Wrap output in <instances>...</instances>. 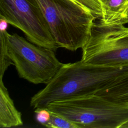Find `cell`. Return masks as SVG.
I'll return each mask as SVG.
<instances>
[{
  "label": "cell",
  "mask_w": 128,
  "mask_h": 128,
  "mask_svg": "<svg viewBox=\"0 0 128 128\" xmlns=\"http://www.w3.org/2000/svg\"><path fill=\"white\" fill-rule=\"evenodd\" d=\"M128 70V64L107 66L86 64L81 60L63 64L45 87L34 94L30 105L46 108L50 103L96 94L114 78Z\"/></svg>",
  "instance_id": "6da1fadb"
},
{
  "label": "cell",
  "mask_w": 128,
  "mask_h": 128,
  "mask_svg": "<svg viewBox=\"0 0 128 128\" xmlns=\"http://www.w3.org/2000/svg\"><path fill=\"white\" fill-rule=\"evenodd\" d=\"M40 10L59 48H82L90 38L96 18L68 0H29Z\"/></svg>",
  "instance_id": "7a4b0ae2"
},
{
  "label": "cell",
  "mask_w": 128,
  "mask_h": 128,
  "mask_svg": "<svg viewBox=\"0 0 128 128\" xmlns=\"http://www.w3.org/2000/svg\"><path fill=\"white\" fill-rule=\"evenodd\" d=\"M46 108L77 128H122L128 122V104L97 94L53 102Z\"/></svg>",
  "instance_id": "3957f363"
},
{
  "label": "cell",
  "mask_w": 128,
  "mask_h": 128,
  "mask_svg": "<svg viewBox=\"0 0 128 128\" xmlns=\"http://www.w3.org/2000/svg\"><path fill=\"white\" fill-rule=\"evenodd\" d=\"M8 54L20 78L34 84H48L63 63L55 52L32 43L16 33L6 32Z\"/></svg>",
  "instance_id": "277c9868"
},
{
  "label": "cell",
  "mask_w": 128,
  "mask_h": 128,
  "mask_svg": "<svg viewBox=\"0 0 128 128\" xmlns=\"http://www.w3.org/2000/svg\"><path fill=\"white\" fill-rule=\"evenodd\" d=\"M82 50L80 60L86 64L107 66L128 64V28L95 22Z\"/></svg>",
  "instance_id": "5b68a950"
},
{
  "label": "cell",
  "mask_w": 128,
  "mask_h": 128,
  "mask_svg": "<svg viewBox=\"0 0 128 128\" xmlns=\"http://www.w3.org/2000/svg\"><path fill=\"white\" fill-rule=\"evenodd\" d=\"M0 18L21 30L26 39L56 52L59 47L40 8L29 0H0Z\"/></svg>",
  "instance_id": "8992f818"
},
{
  "label": "cell",
  "mask_w": 128,
  "mask_h": 128,
  "mask_svg": "<svg viewBox=\"0 0 128 128\" xmlns=\"http://www.w3.org/2000/svg\"><path fill=\"white\" fill-rule=\"evenodd\" d=\"M102 24H124L128 22V0H100Z\"/></svg>",
  "instance_id": "52a82bcc"
},
{
  "label": "cell",
  "mask_w": 128,
  "mask_h": 128,
  "mask_svg": "<svg viewBox=\"0 0 128 128\" xmlns=\"http://www.w3.org/2000/svg\"><path fill=\"white\" fill-rule=\"evenodd\" d=\"M22 124V114L16 108L2 79H0V127L12 128Z\"/></svg>",
  "instance_id": "ba28073f"
},
{
  "label": "cell",
  "mask_w": 128,
  "mask_h": 128,
  "mask_svg": "<svg viewBox=\"0 0 128 128\" xmlns=\"http://www.w3.org/2000/svg\"><path fill=\"white\" fill-rule=\"evenodd\" d=\"M96 94L114 102L128 104V70L114 78Z\"/></svg>",
  "instance_id": "9c48e42d"
},
{
  "label": "cell",
  "mask_w": 128,
  "mask_h": 128,
  "mask_svg": "<svg viewBox=\"0 0 128 128\" xmlns=\"http://www.w3.org/2000/svg\"><path fill=\"white\" fill-rule=\"evenodd\" d=\"M82 9L92 13L98 20L102 15L100 0H68Z\"/></svg>",
  "instance_id": "30bf717a"
},
{
  "label": "cell",
  "mask_w": 128,
  "mask_h": 128,
  "mask_svg": "<svg viewBox=\"0 0 128 128\" xmlns=\"http://www.w3.org/2000/svg\"><path fill=\"white\" fill-rule=\"evenodd\" d=\"M6 30L0 31V79H2L4 72L8 67L11 64L13 65V62L10 58L6 50Z\"/></svg>",
  "instance_id": "8fae6325"
},
{
  "label": "cell",
  "mask_w": 128,
  "mask_h": 128,
  "mask_svg": "<svg viewBox=\"0 0 128 128\" xmlns=\"http://www.w3.org/2000/svg\"><path fill=\"white\" fill-rule=\"evenodd\" d=\"M44 126L49 128H77L70 121L51 112L50 118Z\"/></svg>",
  "instance_id": "7c38bea8"
},
{
  "label": "cell",
  "mask_w": 128,
  "mask_h": 128,
  "mask_svg": "<svg viewBox=\"0 0 128 128\" xmlns=\"http://www.w3.org/2000/svg\"><path fill=\"white\" fill-rule=\"evenodd\" d=\"M34 110L36 120L44 126L50 118V112L46 108H37Z\"/></svg>",
  "instance_id": "4fadbf2b"
},
{
  "label": "cell",
  "mask_w": 128,
  "mask_h": 128,
  "mask_svg": "<svg viewBox=\"0 0 128 128\" xmlns=\"http://www.w3.org/2000/svg\"><path fill=\"white\" fill-rule=\"evenodd\" d=\"M8 24V22L0 18V31L6 30Z\"/></svg>",
  "instance_id": "5bb4252c"
},
{
  "label": "cell",
  "mask_w": 128,
  "mask_h": 128,
  "mask_svg": "<svg viewBox=\"0 0 128 128\" xmlns=\"http://www.w3.org/2000/svg\"><path fill=\"white\" fill-rule=\"evenodd\" d=\"M128 128V122L127 124H125L122 126V128Z\"/></svg>",
  "instance_id": "9a60e30c"
}]
</instances>
